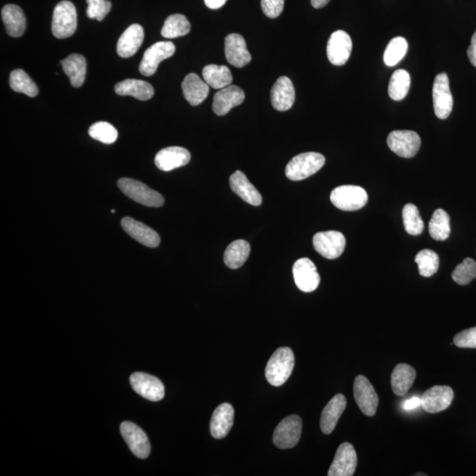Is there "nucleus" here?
Instances as JSON below:
<instances>
[{
    "instance_id": "obj_9",
    "label": "nucleus",
    "mask_w": 476,
    "mask_h": 476,
    "mask_svg": "<svg viewBox=\"0 0 476 476\" xmlns=\"http://www.w3.org/2000/svg\"><path fill=\"white\" fill-rule=\"evenodd\" d=\"M354 397L357 406L365 416H375L379 407V396L366 377L359 375L356 377L354 382Z\"/></svg>"
},
{
    "instance_id": "obj_24",
    "label": "nucleus",
    "mask_w": 476,
    "mask_h": 476,
    "mask_svg": "<svg viewBox=\"0 0 476 476\" xmlns=\"http://www.w3.org/2000/svg\"><path fill=\"white\" fill-rule=\"evenodd\" d=\"M230 185L233 192L244 202L253 206L261 205L260 193L242 172L237 171L230 176Z\"/></svg>"
},
{
    "instance_id": "obj_38",
    "label": "nucleus",
    "mask_w": 476,
    "mask_h": 476,
    "mask_svg": "<svg viewBox=\"0 0 476 476\" xmlns=\"http://www.w3.org/2000/svg\"><path fill=\"white\" fill-rule=\"evenodd\" d=\"M418 265L419 274L424 277H430L436 274L440 267V258L433 250L425 249L419 251L414 258Z\"/></svg>"
},
{
    "instance_id": "obj_19",
    "label": "nucleus",
    "mask_w": 476,
    "mask_h": 476,
    "mask_svg": "<svg viewBox=\"0 0 476 476\" xmlns=\"http://www.w3.org/2000/svg\"><path fill=\"white\" fill-rule=\"evenodd\" d=\"M121 226L129 236L138 241L143 246L156 248L161 243V238L156 231L145 225L144 223L131 218V217H125L122 219Z\"/></svg>"
},
{
    "instance_id": "obj_29",
    "label": "nucleus",
    "mask_w": 476,
    "mask_h": 476,
    "mask_svg": "<svg viewBox=\"0 0 476 476\" xmlns=\"http://www.w3.org/2000/svg\"><path fill=\"white\" fill-rule=\"evenodd\" d=\"M64 74L69 77L71 86L80 88L83 86L87 74V61L80 54H71L66 59L61 61Z\"/></svg>"
},
{
    "instance_id": "obj_51",
    "label": "nucleus",
    "mask_w": 476,
    "mask_h": 476,
    "mask_svg": "<svg viewBox=\"0 0 476 476\" xmlns=\"http://www.w3.org/2000/svg\"><path fill=\"white\" fill-rule=\"evenodd\" d=\"M416 475H424V474H416Z\"/></svg>"
},
{
    "instance_id": "obj_35",
    "label": "nucleus",
    "mask_w": 476,
    "mask_h": 476,
    "mask_svg": "<svg viewBox=\"0 0 476 476\" xmlns=\"http://www.w3.org/2000/svg\"><path fill=\"white\" fill-rule=\"evenodd\" d=\"M190 30V24L183 15H172L166 19L162 29V36L172 39L187 35Z\"/></svg>"
},
{
    "instance_id": "obj_18",
    "label": "nucleus",
    "mask_w": 476,
    "mask_h": 476,
    "mask_svg": "<svg viewBox=\"0 0 476 476\" xmlns=\"http://www.w3.org/2000/svg\"><path fill=\"white\" fill-rule=\"evenodd\" d=\"M246 99L242 88L230 85L220 90L214 97L213 111L217 115H224Z\"/></svg>"
},
{
    "instance_id": "obj_10",
    "label": "nucleus",
    "mask_w": 476,
    "mask_h": 476,
    "mask_svg": "<svg viewBox=\"0 0 476 476\" xmlns=\"http://www.w3.org/2000/svg\"><path fill=\"white\" fill-rule=\"evenodd\" d=\"M387 145L397 155L412 158L419 151L420 136L413 131H393L387 138Z\"/></svg>"
},
{
    "instance_id": "obj_17",
    "label": "nucleus",
    "mask_w": 476,
    "mask_h": 476,
    "mask_svg": "<svg viewBox=\"0 0 476 476\" xmlns=\"http://www.w3.org/2000/svg\"><path fill=\"white\" fill-rule=\"evenodd\" d=\"M357 465V455L353 445L343 443L340 445L333 458L328 476H352Z\"/></svg>"
},
{
    "instance_id": "obj_1",
    "label": "nucleus",
    "mask_w": 476,
    "mask_h": 476,
    "mask_svg": "<svg viewBox=\"0 0 476 476\" xmlns=\"http://www.w3.org/2000/svg\"><path fill=\"white\" fill-rule=\"evenodd\" d=\"M295 356L288 346H282L270 357L266 367V377L270 385L281 386L286 383L293 372Z\"/></svg>"
},
{
    "instance_id": "obj_15",
    "label": "nucleus",
    "mask_w": 476,
    "mask_h": 476,
    "mask_svg": "<svg viewBox=\"0 0 476 476\" xmlns=\"http://www.w3.org/2000/svg\"><path fill=\"white\" fill-rule=\"evenodd\" d=\"M353 43L348 33L337 30L330 36L326 47L328 57L332 64L341 66L348 62L351 55Z\"/></svg>"
},
{
    "instance_id": "obj_39",
    "label": "nucleus",
    "mask_w": 476,
    "mask_h": 476,
    "mask_svg": "<svg viewBox=\"0 0 476 476\" xmlns=\"http://www.w3.org/2000/svg\"><path fill=\"white\" fill-rule=\"evenodd\" d=\"M407 48L409 44L406 39L401 36L394 37L390 41L384 53V62L389 67L396 66L406 55Z\"/></svg>"
},
{
    "instance_id": "obj_40",
    "label": "nucleus",
    "mask_w": 476,
    "mask_h": 476,
    "mask_svg": "<svg viewBox=\"0 0 476 476\" xmlns=\"http://www.w3.org/2000/svg\"><path fill=\"white\" fill-rule=\"evenodd\" d=\"M402 218L405 230L412 236H418L424 230V220H421L419 210L416 206L409 203L403 207Z\"/></svg>"
},
{
    "instance_id": "obj_16",
    "label": "nucleus",
    "mask_w": 476,
    "mask_h": 476,
    "mask_svg": "<svg viewBox=\"0 0 476 476\" xmlns=\"http://www.w3.org/2000/svg\"><path fill=\"white\" fill-rule=\"evenodd\" d=\"M454 397V391L450 386H433L421 397V407L428 413H440L451 406Z\"/></svg>"
},
{
    "instance_id": "obj_12",
    "label": "nucleus",
    "mask_w": 476,
    "mask_h": 476,
    "mask_svg": "<svg viewBox=\"0 0 476 476\" xmlns=\"http://www.w3.org/2000/svg\"><path fill=\"white\" fill-rule=\"evenodd\" d=\"M293 276L295 285L305 293L317 290L321 276L315 264L308 258H299L293 266Z\"/></svg>"
},
{
    "instance_id": "obj_30",
    "label": "nucleus",
    "mask_w": 476,
    "mask_h": 476,
    "mask_svg": "<svg viewBox=\"0 0 476 476\" xmlns=\"http://www.w3.org/2000/svg\"><path fill=\"white\" fill-rule=\"evenodd\" d=\"M416 370L406 363H400L394 368L391 377L393 392L397 396H406L416 379Z\"/></svg>"
},
{
    "instance_id": "obj_7",
    "label": "nucleus",
    "mask_w": 476,
    "mask_h": 476,
    "mask_svg": "<svg viewBox=\"0 0 476 476\" xmlns=\"http://www.w3.org/2000/svg\"><path fill=\"white\" fill-rule=\"evenodd\" d=\"M302 420L297 414L284 418L278 424L274 433V443L278 448H293L298 444L302 435Z\"/></svg>"
},
{
    "instance_id": "obj_25",
    "label": "nucleus",
    "mask_w": 476,
    "mask_h": 476,
    "mask_svg": "<svg viewBox=\"0 0 476 476\" xmlns=\"http://www.w3.org/2000/svg\"><path fill=\"white\" fill-rule=\"evenodd\" d=\"M234 409L229 403L220 404L214 411L210 423V433L217 440L225 438L232 428Z\"/></svg>"
},
{
    "instance_id": "obj_22",
    "label": "nucleus",
    "mask_w": 476,
    "mask_h": 476,
    "mask_svg": "<svg viewBox=\"0 0 476 476\" xmlns=\"http://www.w3.org/2000/svg\"><path fill=\"white\" fill-rule=\"evenodd\" d=\"M190 160V154L187 149L181 147H169L158 153L155 163L161 171L171 172L188 164Z\"/></svg>"
},
{
    "instance_id": "obj_33",
    "label": "nucleus",
    "mask_w": 476,
    "mask_h": 476,
    "mask_svg": "<svg viewBox=\"0 0 476 476\" xmlns=\"http://www.w3.org/2000/svg\"><path fill=\"white\" fill-rule=\"evenodd\" d=\"M251 253L250 244L246 240H237L227 247L224 262L230 270H237L246 263Z\"/></svg>"
},
{
    "instance_id": "obj_49",
    "label": "nucleus",
    "mask_w": 476,
    "mask_h": 476,
    "mask_svg": "<svg viewBox=\"0 0 476 476\" xmlns=\"http://www.w3.org/2000/svg\"><path fill=\"white\" fill-rule=\"evenodd\" d=\"M311 2L314 8L319 9L328 5L330 0H311Z\"/></svg>"
},
{
    "instance_id": "obj_48",
    "label": "nucleus",
    "mask_w": 476,
    "mask_h": 476,
    "mask_svg": "<svg viewBox=\"0 0 476 476\" xmlns=\"http://www.w3.org/2000/svg\"><path fill=\"white\" fill-rule=\"evenodd\" d=\"M207 8L213 10L219 9L226 4L227 0H204Z\"/></svg>"
},
{
    "instance_id": "obj_26",
    "label": "nucleus",
    "mask_w": 476,
    "mask_h": 476,
    "mask_svg": "<svg viewBox=\"0 0 476 476\" xmlns=\"http://www.w3.org/2000/svg\"><path fill=\"white\" fill-rule=\"evenodd\" d=\"M346 406V398L341 393L336 394L329 401L324 410H323L321 417V428L323 433L329 435L335 430L340 417L344 412Z\"/></svg>"
},
{
    "instance_id": "obj_36",
    "label": "nucleus",
    "mask_w": 476,
    "mask_h": 476,
    "mask_svg": "<svg viewBox=\"0 0 476 476\" xmlns=\"http://www.w3.org/2000/svg\"><path fill=\"white\" fill-rule=\"evenodd\" d=\"M410 88V74L403 69L394 71L389 83V97L394 101H401L409 93Z\"/></svg>"
},
{
    "instance_id": "obj_13",
    "label": "nucleus",
    "mask_w": 476,
    "mask_h": 476,
    "mask_svg": "<svg viewBox=\"0 0 476 476\" xmlns=\"http://www.w3.org/2000/svg\"><path fill=\"white\" fill-rule=\"evenodd\" d=\"M120 431L132 454L139 458H147L150 454L151 447L147 435L137 425L131 421H124Z\"/></svg>"
},
{
    "instance_id": "obj_32",
    "label": "nucleus",
    "mask_w": 476,
    "mask_h": 476,
    "mask_svg": "<svg viewBox=\"0 0 476 476\" xmlns=\"http://www.w3.org/2000/svg\"><path fill=\"white\" fill-rule=\"evenodd\" d=\"M202 76L209 87L218 90L230 86L233 80L229 67L217 64H209L204 67Z\"/></svg>"
},
{
    "instance_id": "obj_42",
    "label": "nucleus",
    "mask_w": 476,
    "mask_h": 476,
    "mask_svg": "<svg viewBox=\"0 0 476 476\" xmlns=\"http://www.w3.org/2000/svg\"><path fill=\"white\" fill-rule=\"evenodd\" d=\"M451 277L458 285L470 284L476 278V261L470 258H465L452 272Z\"/></svg>"
},
{
    "instance_id": "obj_8",
    "label": "nucleus",
    "mask_w": 476,
    "mask_h": 476,
    "mask_svg": "<svg viewBox=\"0 0 476 476\" xmlns=\"http://www.w3.org/2000/svg\"><path fill=\"white\" fill-rule=\"evenodd\" d=\"M314 246L321 256L328 260H335L345 250L346 238L339 231H323L314 237Z\"/></svg>"
},
{
    "instance_id": "obj_21",
    "label": "nucleus",
    "mask_w": 476,
    "mask_h": 476,
    "mask_svg": "<svg viewBox=\"0 0 476 476\" xmlns=\"http://www.w3.org/2000/svg\"><path fill=\"white\" fill-rule=\"evenodd\" d=\"M295 99V92L293 83L290 78L281 76L272 88V105L278 111H286L293 106Z\"/></svg>"
},
{
    "instance_id": "obj_37",
    "label": "nucleus",
    "mask_w": 476,
    "mask_h": 476,
    "mask_svg": "<svg viewBox=\"0 0 476 476\" xmlns=\"http://www.w3.org/2000/svg\"><path fill=\"white\" fill-rule=\"evenodd\" d=\"M10 87L17 93H22L29 97L38 94V88L31 78L22 69L13 70L10 74Z\"/></svg>"
},
{
    "instance_id": "obj_2",
    "label": "nucleus",
    "mask_w": 476,
    "mask_h": 476,
    "mask_svg": "<svg viewBox=\"0 0 476 476\" xmlns=\"http://www.w3.org/2000/svg\"><path fill=\"white\" fill-rule=\"evenodd\" d=\"M325 163V156L319 153H302L295 156L288 163L286 167V176L292 181H301L317 173Z\"/></svg>"
},
{
    "instance_id": "obj_6",
    "label": "nucleus",
    "mask_w": 476,
    "mask_h": 476,
    "mask_svg": "<svg viewBox=\"0 0 476 476\" xmlns=\"http://www.w3.org/2000/svg\"><path fill=\"white\" fill-rule=\"evenodd\" d=\"M175 52V44L172 42H158L153 44L146 50L139 64V73L147 77L154 76L160 63L174 55Z\"/></svg>"
},
{
    "instance_id": "obj_14",
    "label": "nucleus",
    "mask_w": 476,
    "mask_h": 476,
    "mask_svg": "<svg viewBox=\"0 0 476 476\" xmlns=\"http://www.w3.org/2000/svg\"><path fill=\"white\" fill-rule=\"evenodd\" d=\"M130 383L135 392L145 399L159 401L164 397V386L162 381L149 374L135 372L130 377Z\"/></svg>"
},
{
    "instance_id": "obj_47",
    "label": "nucleus",
    "mask_w": 476,
    "mask_h": 476,
    "mask_svg": "<svg viewBox=\"0 0 476 476\" xmlns=\"http://www.w3.org/2000/svg\"><path fill=\"white\" fill-rule=\"evenodd\" d=\"M421 406V398L412 397L407 400L402 405L404 410L410 411L416 409V407Z\"/></svg>"
},
{
    "instance_id": "obj_41",
    "label": "nucleus",
    "mask_w": 476,
    "mask_h": 476,
    "mask_svg": "<svg viewBox=\"0 0 476 476\" xmlns=\"http://www.w3.org/2000/svg\"><path fill=\"white\" fill-rule=\"evenodd\" d=\"M90 137L104 144H112L117 141L118 132L113 125L108 122H97L88 130Z\"/></svg>"
},
{
    "instance_id": "obj_45",
    "label": "nucleus",
    "mask_w": 476,
    "mask_h": 476,
    "mask_svg": "<svg viewBox=\"0 0 476 476\" xmlns=\"http://www.w3.org/2000/svg\"><path fill=\"white\" fill-rule=\"evenodd\" d=\"M261 8L268 18L275 19L284 11V0H261Z\"/></svg>"
},
{
    "instance_id": "obj_20",
    "label": "nucleus",
    "mask_w": 476,
    "mask_h": 476,
    "mask_svg": "<svg viewBox=\"0 0 476 476\" xmlns=\"http://www.w3.org/2000/svg\"><path fill=\"white\" fill-rule=\"evenodd\" d=\"M225 56L231 66L242 68L249 64L251 55L246 42L239 34H230L225 38Z\"/></svg>"
},
{
    "instance_id": "obj_43",
    "label": "nucleus",
    "mask_w": 476,
    "mask_h": 476,
    "mask_svg": "<svg viewBox=\"0 0 476 476\" xmlns=\"http://www.w3.org/2000/svg\"><path fill=\"white\" fill-rule=\"evenodd\" d=\"M87 15L92 20H97L102 22L111 9L110 0H87Z\"/></svg>"
},
{
    "instance_id": "obj_11",
    "label": "nucleus",
    "mask_w": 476,
    "mask_h": 476,
    "mask_svg": "<svg viewBox=\"0 0 476 476\" xmlns=\"http://www.w3.org/2000/svg\"><path fill=\"white\" fill-rule=\"evenodd\" d=\"M433 95L435 115L440 119H447L454 106V99L447 74L441 73L435 78Z\"/></svg>"
},
{
    "instance_id": "obj_5",
    "label": "nucleus",
    "mask_w": 476,
    "mask_h": 476,
    "mask_svg": "<svg viewBox=\"0 0 476 476\" xmlns=\"http://www.w3.org/2000/svg\"><path fill=\"white\" fill-rule=\"evenodd\" d=\"M330 200L339 209L356 211L363 209L368 202V195L362 187L342 186L333 189Z\"/></svg>"
},
{
    "instance_id": "obj_46",
    "label": "nucleus",
    "mask_w": 476,
    "mask_h": 476,
    "mask_svg": "<svg viewBox=\"0 0 476 476\" xmlns=\"http://www.w3.org/2000/svg\"><path fill=\"white\" fill-rule=\"evenodd\" d=\"M468 57L472 66L476 67V31L472 36L470 46L468 49Z\"/></svg>"
},
{
    "instance_id": "obj_23",
    "label": "nucleus",
    "mask_w": 476,
    "mask_h": 476,
    "mask_svg": "<svg viewBox=\"0 0 476 476\" xmlns=\"http://www.w3.org/2000/svg\"><path fill=\"white\" fill-rule=\"evenodd\" d=\"M144 29L139 24H132L122 34L117 44L119 57L128 59L134 55L144 41Z\"/></svg>"
},
{
    "instance_id": "obj_50",
    "label": "nucleus",
    "mask_w": 476,
    "mask_h": 476,
    "mask_svg": "<svg viewBox=\"0 0 476 476\" xmlns=\"http://www.w3.org/2000/svg\"><path fill=\"white\" fill-rule=\"evenodd\" d=\"M111 213H112V214H114V213H115V210H114V209H112V210H111Z\"/></svg>"
},
{
    "instance_id": "obj_34",
    "label": "nucleus",
    "mask_w": 476,
    "mask_h": 476,
    "mask_svg": "<svg viewBox=\"0 0 476 476\" xmlns=\"http://www.w3.org/2000/svg\"><path fill=\"white\" fill-rule=\"evenodd\" d=\"M428 231H430V237L437 241L447 240L450 236V216L444 210L435 211L428 223Z\"/></svg>"
},
{
    "instance_id": "obj_27",
    "label": "nucleus",
    "mask_w": 476,
    "mask_h": 476,
    "mask_svg": "<svg viewBox=\"0 0 476 476\" xmlns=\"http://www.w3.org/2000/svg\"><path fill=\"white\" fill-rule=\"evenodd\" d=\"M183 97L192 106H197L206 100L209 94V86L198 74H189L182 83Z\"/></svg>"
},
{
    "instance_id": "obj_4",
    "label": "nucleus",
    "mask_w": 476,
    "mask_h": 476,
    "mask_svg": "<svg viewBox=\"0 0 476 476\" xmlns=\"http://www.w3.org/2000/svg\"><path fill=\"white\" fill-rule=\"evenodd\" d=\"M77 29V12L71 1L64 0L57 3L54 8L52 30L57 39L67 38L76 33Z\"/></svg>"
},
{
    "instance_id": "obj_28",
    "label": "nucleus",
    "mask_w": 476,
    "mask_h": 476,
    "mask_svg": "<svg viewBox=\"0 0 476 476\" xmlns=\"http://www.w3.org/2000/svg\"><path fill=\"white\" fill-rule=\"evenodd\" d=\"M115 92L121 97H132L141 101H147L154 97L155 90L151 84L141 80L128 79L118 83Z\"/></svg>"
},
{
    "instance_id": "obj_44",
    "label": "nucleus",
    "mask_w": 476,
    "mask_h": 476,
    "mask_svg": "<svg viewBox=\"0 0 476 476\" xmlns=\"http://www.w3.org/2000/svg\"><path fill=\"white\" fill-rule=\"evenodd\" d=\"M454 343L458 348L476 349V328L465 329L454 336Z\"/></svg>"
},
{
    "instance_id": "obj_3",
    "label": "nucleus",
    "mask_w": 476,
    "mask_h": 476,
    "mask_svg": "<svg viewBox=\"0 0 476 476\" xmlns=\"http://www.w3.org/2000/svg\"><path fill=\"white\" fill-rule=\"evenodd\" d=\"M118 186L125 195L141 205L161 207L164 204V198L162 195L137 180L121 178L118 180Z\"/></svg>"
},
{
    "instance_id": "obj_31",
    "label": "nucleus",
    "mask_w": 476,
    "mask_h": 476,
    "mask_svg": "<svg viewBox=\"0 0 476 476\" xmlns=\"http://www.w3.org/2000/svg\"><path fill=\"white\" fill-rule=\"evenodd\" d=\"M6 32L12 37L22 36L26 29V18L22 9L13 4L6 5L1 11Z\"/></svg>"
}]
</instances>
